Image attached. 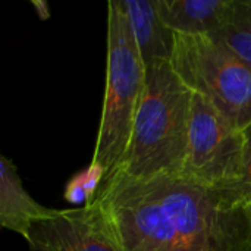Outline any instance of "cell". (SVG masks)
Here are the masks:
<instances>
[{"label": "cell", "mask_w": 251, "mask_h": 251, "mask_svg": "<svg viewBox=\"0 0 251 251\" xmlns=\"http://www.w3.org/2000/svg\"><path fill=\"white\" fill-rule=\"evenodd\" d=\"M193 90L171 62L146 66V84L125 157L116 172L149 181L179 176L188 151Z\"/></svg>", "instance_id": "obj_1"}, {"label": "cell", "mask_w": 251, "mask_h": 251, "mask_svg": "<svg viewBox=\"0 0 251 251\" xmlns=\"http://www.w3.org/2000/svg\"><path fill=\"white\" fill-rule=\"evenodd\" d=\"M147 182L172 221L182 251H251V206L235 190L184 176Z\"/></svg>", "instance_id": "obj_2"}, {"label": "cell", "mask_w": 251, "mask_h": 251, "mask_svg": "<svg viewBox=\"0 0 251 251\" xmlns=\"http://www.w3.org/2000/svg\"><path fill=\"white\" fill-rule=\"evenodd\" d=\"M144 84L146 65L138 53L122 1L110 0L107 3L106 87L91 160L104 169L103 184L116 174L125 157Z\"/></svg>", "instance_id": "obj_3"}, {"label": "cell", "mask_w": 251, "mask_h": 251, "mask_svg": "<svg viewBox=\"0 0 251 251\" xmlns=\"http://www.w3.org/2000/svg\"><path fill=\"white\" fill-rule=\"evenodd\" d=\"M171 65L194 93L206 97L231 124H251V68L213 35L175 34Z\"/></svg>", "instance_id": "obj_4"}, {"label": "cell", "mask_w": 251, "mask_h": 251, "mask_svg": "<svg viewBox=\"0 0 251 251\" xmlns=\"http://www.w3.org/2000/svg\"><path fill=\"white\" fill-rule=\"evenodd\" d=\"M96 199L122 251H182L172 221L147 181L116 172Z\"/></svg>", "instance_id": "obj_5"}, {"label": "cell", "mask_w": 251, "mask_h": 251, "mask_svg": "<svg viewBox=\"0 0 251 251\" xmlns=\"http://www.w3.org/2000/svg\"><path fill=\"white\" fill-rule=\"evenodd\" d=\"M243 147V131L206 97L193 91L188 151L179 176L210 187L235 190L241 176Z\"/></svg>", "instance_id": "obj_6"}, {"label": "cell", "mask_w": 251, "mask_h": 251, "mask_svg": "<svg viewBox=\"0 0 251 251\" xmlns=\"http://www.w3.org/2000/svg\"><path fill=\"white\" fill-rule=\"evenodd\" d=\"M25 241L29 251H122L97 199L35 221Z\"/></svg>", "instance_id": "obj_7"}, {"label": "cell", "mask_w": 251, "mask_h": 251, "mask_svg": "<svg viewBox=\"0 0 251 251\" xmlns=\"http://www.w3.org/2000/svg\"><path fill=\"white\" fill-rule=\"evenodd\" d=\"M138 53L146 66L171 62L175 32L163 22L157 0H121Z\"/></svg>", "instance_id": "obj_8"}, {"label": "cell", "mask_w": 251, "mask_h": 251, "mask_svg": "<svg viewBox=\"0 0 251 251\" xmlns=\"http://www.w3.org/2000/svg\"><path fill=\"white\" fill-rule=\"evenodd\" d=\"M234 0H157L160 16L175 34L215 35L232 9Z\"/></svg>", "instance_id": "obj_9"}, {"label": "cell", "mask_w": 251, "mask_h": 251, "mask_svg": "<svg viewBox=\"0 0 251 251\" xmlns=\"http://www.w3.org/2000/svg\"><path fill=\"white\" fill-rule=\"evenodd\" d=\"M56 209H49L35 201L24 188L16 166L6 156H0V225L4 229L28 237L31 225L49 218Z\"/></svg>", "instance_id": "obj_10"}, {"label": "cell", "mask_w": 251, "mask_h": 251, "mask_svg": "<svg viewBox=\"0 0 251 251\" xmlns=\"http://www.w3.org/2000/svg\"><path fill=\"white\" fill-rule=\"evenodd\" d=\"M213 37L224 41L251 68V0H234L226 24Z\"/></svg>", "instance_id": "obj_11"}, {"label": "cell", "mask_w": 251, "mask_h": 251, "mask_svg": "<svg viewBox=\"0 0 251 251\" xmlns=\"http://www.w3.org/2000/svg\"><path fill=\"white\" fill-rule=\"evenodd\" d=\"M244 147H243V163L241 176L235 187V191L251 206V124L243 129Z\"/></svg>", "instance_id": "obj_12"}, {"label": "cell", "mask_w": 251, "mask_h": 251, "mask_svg": "<svg viewBox=\"0 0 251 251\" xmlns=\"http://www.w3.org/2000/svg\"><path fill=\"white\" fill-rule=\"evenodd\" d=\"M63 197H65V200L68 203L75 204V206H81L82 207V206L91 204L90 200H88L87 191L84 188V184H82V179H81L79 172L72 179H69V182L66 184Z\"/></svg>", "instance_id": "obj_13"}, {"label": "cell", "mask_w": 251, "mask_h": 251, "mask_svg": "<svg viewBox=\"0 0 251 251\" xmlns=\"http://www.w3.org/2000/svg\"><path fill=\"white\" fill-rule=\"evenodd\" d=\"M32 6L35 7V12L38 13V16L41 19H49L50 18V7L47 4V1H43V0H32L31 1Z\"/></svg>", "instance_id": "obj_14"}]
</instances>
